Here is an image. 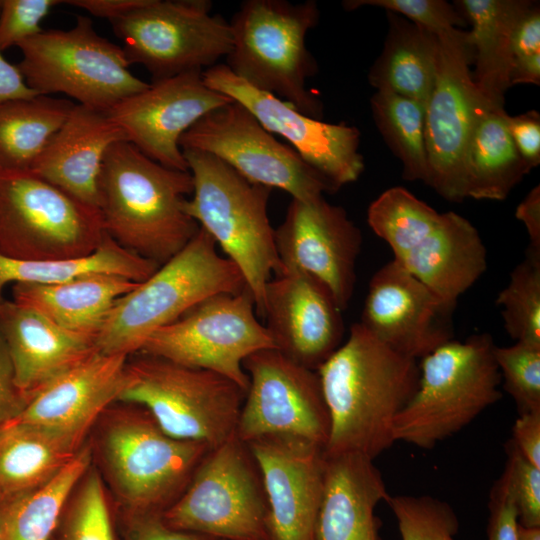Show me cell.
<instances>
[{"label": "cell", "mask_w": 540, "mask_h": 540, "mask_svg": "<svg viewBox=\"0 0 540 540\" xmlns=\"http://www.w3.org/2000/svg\"><path fill=\"white\" fill-rule=\"evenodd\" d=\"M316 371L330 419L324 454L358 453L374 460L394 443V419L418 387L416 360L355 323Z\"/></svg>", "instance_id": "obj_1"}, {"label": "cell", "mask_w": 540, "mask_h": 540, "mask_svg": "<svg viewBox=\"0 0 540 540\" xmlns=\"http://www.w3.org/2000/svg\"><path fill=\"white\" fill-rule=\"evenodd\" d=\"M192 193L189 171L165 167L119 141L106 153L98 182L104 230L123 248L162 265L200 228L184 210Z\"/></svg>", "instance_id": "obj_2"}, {"label": "cell", "mask_w": 540, "mask_h": 540, "mask_svg": "<svg viewBox=\"0 0 540 540\" xmlns=\"http://www.w3.org/2000/svg\"><path fill=\"white\" fill-rule=\"evenodd\" d=\"M367 222L390 246L393 260L449 304L456 305L486 271L487 251L477 229L404 187L381 193L368 207Z\"/></svg>", "instance_id": "obj_3"}, {"label": "cell", "mask_w": 540, "mask_h": 540, "mask_svg": "<svg viewBox=\"0 0 540 540\" xmlns=\"http://www.w3.org/2000/svg\"><path fill=\"white\" fill-rule=\"evenodd\" d=\"M245 289L238 267L222 257L214 239L199 228L180 252L116 300L95 337V347L104 354H135L155 331L203 300Z\"/></svg>", "instance_id": "obj_4"}, {"label": "cell", "mask_w": 540, "mask_h": 540, "mask_svg": "<svg viewBox=\"0 0 540 540\" xmlns=\"http://www.w3.org/2000/svg\"><path fill=\"white\" fill-rule=\"evenodd\" d=\"M182 151L193 178L184 210L238 267L262 318L266 284L281 268L267 213L272 189L249 182L213 155Z\"/></svg>", "instance_id": "obj_5"}, {"label": "cell", "mask_w": 540, "mask_h": 540, "mask_svg": "<svg viewBox=\"0 0 540 540\" xmlns=\"http://www.w3.org/2000/svg\"><path fill=\"white\" fill-rule=\"evenodd\" d=\"M313 0H246L229 22L232 48L225 65L252 87L271 93L302 114L320 119L321 100L306 87L317 62L306 35L319 22Z\"/></svg>", "instance_id": "obj_6"}, {"label": "cell", "mask_w": 540, "mask_h": 540, "mask_svg": "<svg viewBox=\"0 0 540 540\" xmlns=\"http://www.w3.org/2000/svg\"><path fill=\"white\" fill-rule=\"evenodd\" d=\"M488 333L450 340L421 358L418 387L395 417L394 442L422 449L456 434L502 396Z\"/></svg>", "instance_id": "obj_7"}, {"label": "cell", "mask_w": 540, "mask_h": 540, "mask_svg": "<svg viewBox=\"0 0 540 540\" xmlns=\"http://www.w3.org/2000/svg\"><path fill=\"white\" fill-rule=\"evenodd\" d=\"M138 354L117 401L145 408L167 435L211 448L235 435L246 391L212 371Z\"/></svg>", "instance_id": "obj_8"}, {"label": "cell", "mask_w": 540, "mask_h": 540, "mask_svg": "<svg viewBox=\"0 0 540 540\" xmlns=\"http://www.w3.org/2000/svg\"><path fill=\"white\" fill-rule=\"evenodd\" d=\"M17 47L22 52L17 67L38 95L62 93L107 112L149 86L130 72L122 47L99 35L85 16L68 30H43Z\"/></svg>", "instance_id": "obj_9"}, {"label": "cell", "mask_w": 540, "mask_h": 540, "mask_svg": "<svg viewBox=\"0 0 540 540\" xmlns=\"http://www.w3.org/2000/svg\"><path fill=\"white\" fill-rule=\"evenodd\" d=\"M135 406L105 426L103 461L129 516L162 514L183 493L211 447L167 435L145 408Z\"/></svg>", "instance_id": "obj_10"}, {"label": "cell", "mask_w": 540, "mask_h": 540, "mask_svg": "<svg viewBox=\"0 0 540 540\" xmlns=\"http://www.w3.org/2000/svg\"><path fill=\"white\" fill-rule=\"evenodd\" d=\"M267 514L256 461L233 435L208 451L162 518L171 528L217 540H269Z\"/></svg>", "instance_id": "obj_11"}, {"label": "cell", "mask_w": 540, "mask_h": 540, "mask_svg": "<svg viewBox=\"0 0 540 540\" xmlns=\"http://www.w3.org/2000/svg\"><path fill=\"white\" fill-rule=\"evenodd\" d=\"M106 232L99 209L32 173L0 174V254L28 261L90 255Z\"/></svg>", "instance_id": "obj_12"}, {"label": "cell", "mask_w": 540, "mask_h": 540, "mask_svg": "<svg viewBox=\"0 0 540 540\" xmlns=\"http://www.w3.org/2000/svg\"><path fill=\"white\" fill-rule=\"evenodd\" d=\"M209 0H148L112 22L130 65H142L159 81L203 72L232 48L229 22L212 14Z\"/></svg>", "instance_id": "obj_13"}, {"label": "cell", "mask_w": 540, "mask_h": 540, "mask_svg": "<svg viewBox=\"0 0 540 540\" xmlns=\"http://www.w3.org/2000/svg\"><path fill=\"white\" fill-rule=\"evenodd\" d=\"M275 348L256 314L249 289L218 294L198 303L179 319L155 331L137 353L212 371L247 391L244 360L260 350Z\"/></svg>", "instance_id": "obj_14"}, {"label": "cell", "mask_w": 540, "mask_h": 540, "mask_svg": "<svg viewBox=\"0 0 540 540\" xmlns=\"http://www.w3.org/2000/svg\"><path fill=\"white\" fill-rule=\"evenodd\" d=\"M437 36L436 78L425 107L426 184L446 200L461 202L466 198L467 145L481 110L490 102L472 79L470 32L452 28Z\"/></svg>", "instance_id": "obj_15"}, {"label": "cell", "mask_w": 540, "mask_h": 540, "mask_svg": "<svg viewBox=\"0 0 540 540\" xmlns=\"http://www.w3.org/2000/svg\"><path fill=\"white\" fill-rule=\"evenodd\" d=\"M179 145L213 155L249 182L281 189L294 199L312 200L335 192L293 148L278 141L236 101L200 118Z\"/></svg>", "instance_id": "obj_16"}, {"label": "cell", "mask_w": 540, "mask_h": 540, "mask_svg": "<svg viewBox=\"0 0 540 540\" xmlns=\"http://www.w3.org/2000/svg\"><path fill=\"white\" fill-rule=\"evenodd\" d=\"M243 368L249 386L235 435L248 443L265 436H290L323 448L330 419L317 371L275 348L247 357Z\"/></svg>", "instance_id": "obj_17"}, {"label": "cell", "mask_w": 540, "mask_h": 540, "mask_svg": "<svg viewBox=\"0 0 540 540\" xmlns=\"http://www.w3.org/2000/svg\"><path fill=\"white\" fill-rule=\"evenodd\" d=\"M202 77L209 88L243 105L271 134L283 137L335 191L363 172L360 131L355 126L306 116L279 97L252 87L225 64L204 70Z\"/></svg>", "instance_id": "obj_18"}, {"label": "cell", "mask_w": 540, "mask_h": 540, "mask_svg": "<svg viewBox=\"0 0 540 540\" xmlns=\"http://www.w3.org/2000/svg\"><path fill=\"white\" fill-rule=\"evenodd\" d=\"M274 230L280 271L315 278L331 292L338 307L346 309L354 291L362 235L345 209L323 196L292 198L283 222Z\"/></svg>", "instance_id": "obj_19"}, {"label": "cell", "mask_w": 540, "mask_h": 540, "mask_svg": "<svg viewBox=\"0 0 540 540\" xmlns=\"http://www.w3.org/2000/svg\"><path fill=\"white\" fill-rule=\"evenodd\" d=\"M231 101L209 88L202 72H189L152 82L107 114L145 156L165 167L189 171L180 138L204 115Z\"/></svg>", "instance_id": "obj_20"}, {"label": "cell", "mask_w": 540, "mask_h": 540, "mask_svg": "<svg viewBox=\"0 0 540 540\" xmlns=\"http://www.w3.org/2000/svg\"><path fill=\"white\" fill-rule=\"evenodd\" d=\"M455 307L391 260L372 276L359 323L390 349L417 360L453 339Z\"/></svg>", "instance_id": "obj_21"}, {"label": "cell", "mask_w": 540, "mask_h": 540, "mask_svg": "<svg viewBox=\"0 0 540 540\" xmlns=\"http://www.w3.org/2000/svg\"><path fill=\"white\" fill-rule=\"evenodd\" d=\"M246 444L263 481L269 540H317L324 448L290 436H265Z\"/></svg>", "instance_id": "obj_22"}, {"label": "cell", "mask_w": 540, "mask_h": 540, "mask_svg": "<svg viewBox=\"0 0 540 540\" xmlns=\"http://www.w3.org/2000/svg\"><path fill=\"white\" fill-rule=\"evenodd\" d=\"M331 292L315 278L281 270L266 284L262 318L275 347L317 370L341 345L344 323Z\"/></svg>", "instance_id": "obj_23"}, {"label": "cell", "mask_w": 540, "mask_h": 540, "mask_svg": "<svg viewBox=\"0 0 540 540\" xmlns=\"http://www.w3.org/2000/svg\"><path fill=\"white\" fill-rule=\"evenodd\" d=\"M128 356L96 351L60 374L27 402L13 420L71 436L83 442L92 424L118 400Z\"/></svg>", "instance_id": "obj_24"}, {"label": "cell", "mask_w": 540, "mask_h": 540, "mask_svg": "<svg viewBox=\"0 0 540 540\" xmlns=\"http://www.w3.org/2000/svg\"><path fill=\"white\" fill-rule=\"evenodd\" d=\"M126 140L106 111L74 105L30 173L99 209L98 182L109 148Z\"/></svg>", "instance_id": "obj_25"}, {"label": "cell", "mask_w": 540, "mask_h": 540, "mask_svg": "<svg viewBox=\"0 0 540 540\" xmlns=\"http://www.w3.org/2000/svg\"><path fill=\"white\" fill-rule=\"evenodd\" d=\"M0 334L27 402L97 351L94 338L68 331L39 311L5 299L0 301Z\"/></svg>", "instance_id": "obj_26"}, {"label": "cell", "mask_w": 540, "mask_h": 540, "mask_svg": "<svg viewBox=\"0 0 540 540\" xmlns=\"http://www.w3.org/2000/svg\"><path fill=\"white\" fill-rule=\"evenodd\" d=\"M389 497L373 459L358 453L325 455L317 540H381L375 509Z\"/></svg>", "instance_id": "obj_27"}, {"label": "cell", "mask_w": 540, "mask_h": 540, "mask_svg": "<svg viewBox=\"0 0 540 540\" xmlns=\"http://www.w3.org/2000/svg\"><path fill=\"white\" fill-rule=\"evenodd\" d=\"M139 282L112 274H89L57 284L15 283L13 301L44 314L60 327L94 338L117 299Z\"/></svg>", "instance_id": "obj_28"}, {"label": "cell", "mask_w": 540, "mask_h": 540, "mask_svg": "<svg viewBox=\"0 0 540 540\" xmlns=\"http://www.w3.org/2000/svg\"><path fill=\"white\" fill-rule=\"evenodd\" d=\"M530 0H457L454 6L469 22L473 48L472 79L493 105L503 106L511 87V48L515 28Z\"/></svg>", "instance_id": "obj_29"}, {"label": "cell", "mask_w": 540, "mask_h": 540, "mask_svg": "<svg viewBox=\"0 0 540 540\" xmlns=\"http://www.w3.org/2000/svg\"><path fill=\"white\" fill-rule=\"evenodd\" d=\"M71 436L17 421L0 426V498L32 491L59 473L82 448Z\"/></svg>", "instance_id": "obj_30"}, {"label": "cell", "mask_w": 540, "mask_h": 540, "mask_svg": "<svg viewBox=\"0 0 540 540\" xmlns=\"http://www.w3.org/2000/svg\"><path fill=\"white\" fill-rule=\"evenodd\" d=\"M383 49L368 72L376 91H390L426 105L437 71L438 36L387 11Z\"/></svg>", "instance_id": "obj_31"}, {"label": "cell", "mask_w": 540, "mask_h": 540, "mask_svg": "<svg viewBox=\"0 0 540 540\" xmlns=\"http://www.w3.org/2000/svg\"><path fill=\"white\" fill-rule=\"evenodd\" d=\"M503 106L487 103L465 153L466 198L504 200L531 170L511 138Z\"/></svg>", "instance_id": "obj_32"}, {"label": "cell", "mask_w": 540, "mask_h": 540, "mask_svg": "<svg viewBox=\"0 0 540 540\" xmlns=\"http://www.w3.org/2000/svg\"><path fill=\"white\" fill-rule=\"evenodd\" d=\"M74 105L45 95L0 103V174L30 172Z\"/></svg>", "instance_id": "obj_33"}, {"label": "cell", "mask_w": 540, "mask_h": 540, "mask_svg": "<svg viewBox=\"0 0 540 540\" xmlns=\"http://www.w3.org/2000/svg\"><path fill=\"white\" fill-rule=\"evenodd\" d=\"M160 266L123 248L107 234L93 253L78 258L28 261L0 254V301L8 283L57 284L98 273L142 282Z\"/></svg>", "instance_id": "obj_34"}, {"label": "cell", "mask_w": 540, "mask_h": 540, "mask_svg": "<svg viewBox=\"0 0 540 540\" xmlns=\"http://www.w3.org/2000/svg\"><path fill=\"white\" fill-rule=\"evenodd\" d=\"M91 450L77 455L42 486L2 504L0 540H50L74 488L90 469Z\"/></svg>", "instance_id": "obj_35"}, {"label": "cell", "mask_w": 540, "mask_h": 540, "mask_svg": "<svg viewBox=\"0 0 540 540\" xmlns=\"http://www.w3.org/2000/svg\"><path fill=\"white\" fill-rule=\"evenodd\" d=\"M370 105L376 127L390 150L403 164V177L409 181L426 183V105L390 91H376L370 99Z\"/></svg>", "instance_id": "obj_36"}, {"label": "cell", "mask_w": 540, "mask_h": 540, "mask_svg": "<svg viewBox=\"0 0 540 540\" xmlns=\"http://www.w3.org/2000/svg\"><path fill=\"white\" fill-rule=\"evenodd\" d=\"M504 328L515 342L540 346V251L528 247L495 300Z\"/></svg>", "instance_id": "obj_37"}, {"label": "cell", "mask_w": 540, "mask_h": 540, "mask_svg": "<svg viewBox=\"0 0 540 540\" xmlns=\"http://www.w3.org/2000/svg\"><path fill=\"white\" fill-rule=\"evenodd\" d=\"M386 503L402 540H456L459 520L447 502L428 495H390Z\"/></svg>", "instance_id": "obj_38"}, {"label": "cell", "mask_w": 540, "mask_h": 540, "mask_svg": "<svg viewBox=\"0 0 540 540\" xmlns=\"http://www.w3.org/2000/svg\"><path fill=\"white\" fill-rule=\"evenodd\" d=\"M503 389L513 398L519 414L540 411V346L515 342L494 347Z\"/></svg>", "instance_id": "obj_39"}, {"label": "cell", "mask_w": 540, "mask_h": 540, "mask_svg": "<svg viewBox=\"0 0 540 540\" xmlns=\"http://www.w3.org/2000/svg\"><path fill=\"white\" fill-rule=\"evenodd\" d=\"M64 540H115L102 481L88 470L62 525Z\"/></svg>", "instance_id": "obj_40"}, {"label": "cell", "mask_w": 540, "mask_h": 540, "mask_svg": "<svg viewBox=\"0 0 540 540\" xmlns=\"http://www.w3.org/2000/svg\"><path fill=\"white\" fill-rule=\"evenodd\" d=\"M342 5L347 11L363 6L380 7L436 34L467 24L457 8L444 0H346Z\"/></svg>", "instance_id": "obj_41"}, {"label": "cell", "mask_w": 540, "mask_h": 540, "mask_svg": "<svg viewBox=\"0 0 540 540\" xmlns=\"http://www.w3.org/2000/svg\"><path fill=\"white\" fill-rule=\"evenodd\" d=\"M505 449V470L517 508L518 522L523 527H540V468L526 460L511 439Z\"/></svg>", "instance_id": "obj_42"}, {"label": "cell", "mask_w": 540, "mask_h": 540, "mask_svg": "<svg viewBox=\"0 0 540 540\" xmlns=\"http://www.w3.org/2000/svg\"><path fill=\"white\" fill-rule=\"evenodd\" d=\"M511 86L540 85V7L532 5L519 20L512 39Z\"/></svg>", "instance_id": "obj_43"}, {"label": "cell", "mask_w": 540, "mask_h": 540, "mask_svg": "<svg viewBox=\"0 0 540 540\" xmlns=\"http://www.w3.org/2000/svg\"><path fill=\"white\" fill-rule=\"evenodd\" d=\"M61 0H0V50L18 46L44 29L41 21Z\"/></svg>", "instance_id": "obj_44"}, {"label": "cell", "mask_w": 540, "mask_h": 540, "mask_svg": "<svg viewBox=\"0 0 540 540\" xmlns=\"http://www.w3.org/2000/svg\"><path fill=\"white\" fill-rule=\"evenodd\" d=\"M488 509L487 540H519L518 512L505 468L491 488Z\"/></svg>", "instance_id": "obj_45"}, {"label": "cell", "mask_w": 540, "mask_h": 540, "mask_svg": "<svg viewBox=\"0 0 540 540\" xmlns=\"http://www.w3.org/2000/svg\"><path fill=\"white\" fill-rule=\"evenodd\" d=\"M506 123L511 138L521 158L530 170L540 164V114L530 110L510 116Z\"/></svg>", "instance_id": "obj_46"}, {"label": "cell", "mask_w": 540, "mask_h": 540, "mask_svg": "<svg viewBox=\"0 0 540 540\" xmlns=\"http://www.w3.org/2000/svg\"><path fill=\"white\" fill-rule=\"evenodd\" d=\"M126 540H217L215 538L181 531L168 526L162 514L148 513L129 516Z\"/></svg>", "instance_id": "obj_47"}, {"label": "cell", "mask_w": 540, "mask_h": 540, "mask_svg": "<svg viewBox=\"0 0 540 540\" xmlns=\"http://www.w3.org/2000/svg\"><path fill=\"white\" fill-rule=\"evenodd\" d=\"M27 404L16 384L15 372L0 334V426L16 418Z\"/></svg>", "instance_id": "obj_48"}, {"label": "cell", "mask_w": 540, "mask_h": 540, "mask_svg": "<svg viewBox=\"0 0 540 540\" xmlns=\"http://www.w3.org/2000/svg\"><path fill=\"white\" fill-rule=\"evenodd\" d=\"M511 441L526 460L540 468V411L519 414Z\"/></svg>", "instance_id": "obj_49"}, {"label": "cell", "mask_w": 540, "mask_h": 540, "mask_svg": "<svg viewBox=\"0 0 540 540\" xmlns=\"http://www.w3.org/2000/svg\"><path fill=\"white\" fill-rule=\"evenodd\" d=\"M148 0H68L63 3L86 10L111 23L145 5Z\"/></svg>", "instance_id": "obj_50"}, {"label": "cell", "mask_w": 540, "mask_h": 540, "mask_svg": "<svg viewBox=\"0 0 540 540\" xmlns=\"http://www.w3.org/2000/svg\"><path fill=\"white\" fill-rule=\"evenodd\" d=\"M515 215L528 233L530 248L540 251V187L535 186L519 203Z\"/></svg>", "instance_id": "obj_51"}, {"label": "cell", "mask_w": 540, "mask_h": 540, "mask_svg": "<svg viewBox=\"0 0 540 540\" xmlns=\"http://www.w3.org/2000/svg\"><path fill=\"white\" fill-rule=\"evenodd\" d=\"M36 95L38 94L27 86L18 67L9 63L0 50V103Z\"/></svg>", "instance_id": "obj_52"}, {"label": "cell", "mask_w": 540, "mask_h": 540, "mask_svg": "<svg viewBox=\"0 0 540 540\" xmlns=\"http://www.w3.org/2000/svg\"><path fill=\"white\" fill-rule=\"evenodd\" d=\"M519 540H540V527H523L519 524L518 527Z\"/></svg>", "instance_id": "obj_53"}, {"label": "cell", "mask_w": 540, "mask_h": 540, "mask_svg": "<svg viewBox=\"0 0 540 540\" xmlns=\"http://www.w3.org/2000/svg\"><path fill=\"white\" fill-rule=\"evenodd\" d=\"M2 504H3V501H2V499L0 498V535H1V513H2Z\"/></svg>", "instance_id": "obj_54"}]
</instances>
